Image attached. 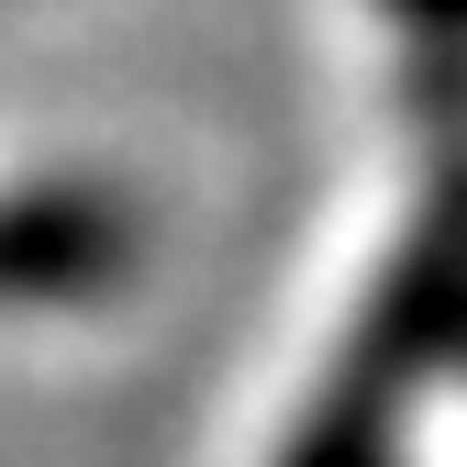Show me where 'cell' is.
I'll return each instance as SVG.
<instances>
[{"label": "cell", "instance_id": "4", "mask_svg": "<svg viewBox=\"0 0 467 467\" xmlns=\"http://www.w3.org/2000/svg\"><path fill=\"white\" fill-rule=\"evenodd\" d=\"M456 368H467V312H456Z\"/></svg>", "mask_w": 467, "mask_h": 467}, {"label": "cell", "instance_id": "1", "mask_svg": "<svg viewBox=\"0 0 467 467\" xmlns=\"http://www.w3.org/2000/svg\"><path fill=\"white\" fill-rule=\"evenodd\" d=\"M456 312H467V156H445L423 223L400 234L379 301L357 312L323 400L289 434V467H400V423H412L423 379L456 368Z\"/></svg>", "mask_w": 467, "mask_h": 467}, {"label": "cell", "instance_id": "3", "mask_svg": "<svg viewBox=\"0 0 467 467\" xmlns=\"http://www.w3.org/2000/svg\"><path fill=\"white\" fill-rule=\"evenodd\" d=\"M400 23H434V34H467V0H389Z\"/></svg>", "mask_w": 467, "mask_h": 467}, {"label": "cell", "instance_id": "2", "mask_svg": "<svg viewBox=\"0 0 467 467\" xmlns=\"http://www.w3.org/2000/svg\"><path fill=\"white\" fill-rule=\"evenodd\" d=\"M134 212L111 190H0V312H67L123 289Z\"/></svg>", "mask_w": 467, "mask_h": 467}]
</instances>
